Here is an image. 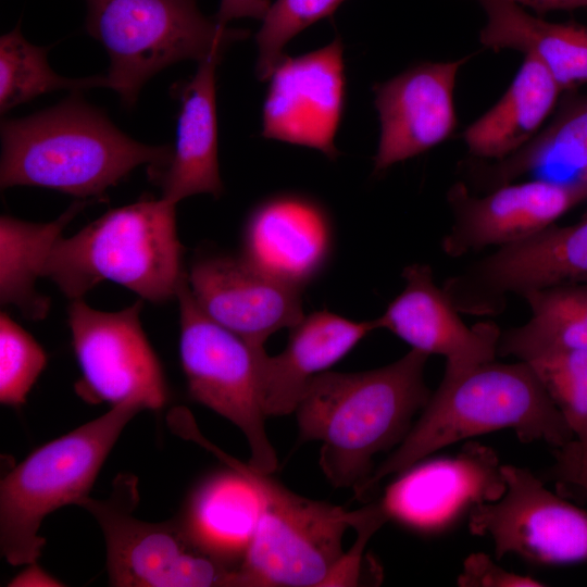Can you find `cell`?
<instances>
[{
  "instance_id": "1",
  "label": "cell",
  "mask_w": 587,
  "mask_h": 587,
  "mask_svg": "<svg viewBox=\"0 0 587 587\" xmlns=\"http://www.w3.org/2000/svg\"><path fill=\"white\" fill-rule=\"evenodd\" d=\"M428 358L411 348L385 366L327 371L310 383L295 411L299 439L322 444L319 463L334 487L358 496L374 457L404 439L432 395L424 374Z\"/></svg>"
},
{
  "instance_id": "2",
  "label": "cell",
  "mask_w": 587,
  "mask_h": 587,
  "mask_svg": "<svg viewBox=\"0 0 587 587\" xmlns=\"http://www.w3.org/2000/svg\"><path fill=\"white\" fill-rule=\"evenodd\" d=\"M505 428L524 444L542 440L558 448L574 439L527 362L494 360L445 373L404 439L374 469L357 497L362 499L387 476L405 472L441 448Z\"/></svg>"
},
{
  "instance_id": "3",
  "label": "cell",
  "mask_w": 587,
  "mask_h": 587,
  "mask_svg": "<svg viewBox=\"0 0 587 587\" xmlns=\"http://www.w3.org/2000/svg\"><path fill=\"white\" fill-rule=\"evenodd\" d=\"M0 185L101 198L134 168L165 166L172 146L138 142L76 93L30 116L1 122Z\"/></svg>"
},
{
  "instance_id": "4",
  "label": "cell",
  "mask_w": 587,
  "mask_h": 587,
  "mask_svg": "<svg viewBox=\"0 0 587 587\" xmlns=\"http://www.w3.org/2000/svg\"><path fill=\"white\" fill-rule=\"evenodd\" d=\"M176 232V204L163 198L141 199L112 209L76 235L60 236L41 276L70 299L82 298L103 280L163 303L176 298L186 272Z\"/></svg>"
},
{
  "instance_id": "5",
  "label": "cell",
  "mask_w": 587,
  "mask_h": 587,
  "mask_svg": "<svg viewBox=\"0 0 587 587\" xmlns=\"http://www.w3.org/2000/svg\"><path fill=\"white\" fill-rule=\"evenodd\" d=\"M221 460L255 489L260 512L236 573L240 587H326L346 551L359 510L299 496L270 474L223 452Z\"/></svg>"
},
{
  "instance_id": "6",
  "label": "cell",
  "mask_w": 587,
  "mask_h": 587,
  "mask_svg": "<svg viewBox=\"0 0 587 587\" xmlns=\"http://www.w3.org/2000/svg\"><path fill=\"white\" fill-rule=\"evenodd\" d=\"M141 411L135 404L113 405L42 445L1 479L0 550L10 564L37 562L46 545L39 534L43 519L89 496L122 430Z\"/></svg>"
},
{
  "instance_id": "7",
  "label": "cell",
  "mask_w": 587,
  "mask_h": 587,
  "mask_svg": "<svg viewBox=\"0 0 587 587\" xmlns=\"http://www.w3.org/2000/svg\"><path fill=\"white\" fill-rule=\"evenodd\" d=\"M87 32L107 50L109 88L132 105L154 74L249 36L204 16L195 0H86Z\"/></svg>"
},
{
  "instance_id": "8",
  "label": "cell",
  "mask_w": 587,
  "mask_h": 587,
  "mask_svg": "<svg viewBox=\"0 0 587 587\" xmlns=\"http://www.w3.org/2000/svg\"><path fill=\"white\" fill-rule=\"evenodd\" d=\"M138 502V478L121 473L107 498L77 503L102 530L111 586H236L238 565L205 546L184 515L142 521L134 514Z\"/></svg>"
},
{
  "instance_id": "9",
  "label": "cell",
  "mask_w": 587,
  "mask_h": 587,
  "mask_svg": "<svg viewBox=\"0 0 587 587\" xmlns=\"http://www.w3.org/2000/svg\"><path fill=\"white\" fill-rule=\"evenodd\" d=\"M179 355L190 398L237 426L245 435L248 464L265 474L277 457L265 426L261 397L264 347H257L210 319L196 302L187 280L179 283Z\"/></svg>"
},
{
  "instance_id": "10",
  "label": "cell",
  "mask_w": 587,
  "mask_h": 587,
  "mask_svg": "<svg viewBox=\"0 0 587 587\" xmlns=\"http://www.w3.org/2000/svg\"><path fill=\"white\" fill-rule=\"evenodd\" d=\"M142 301L117 312L73 299L68 326L82 378L76 392L91 403L135 404L160 410L168 400L162 365L141 327Z\"/></svg>"
},
{
  "instance_id": "11",
  "label": "cell",
  "mask_w": 587,
  "mask_h": 587,
  "mask_svg": "<svg viewBox=\"0 0 587 587\" xmlns=\"http://www.w3.org/2000/svg\"><path fill=\"white\" fill-rule=\"evenodd\" d=\"M579 283H587V217L499 247L441 287L460 313L491 317L504 311L511 295Z\"/></svg>"
},
{
  "instance_id": "12",
  "label": "cell",
  "mask_w": 587,
  "mask_h": 587,
  "mask_svg": "<svg viewBox=\"0 0 587 587\" xmlns=\"http://www.w3.org/2000/svg\"><path fill=\"white\" fill-rule=\"evenodd\" d=\"M504 491L469 511L471 534L490 538L496 559L508 553L537 564L587 561V511L547 489L529 470L501 465Z\"/></svg>"
},
{
  "instance_id": "13",
  "label": "cell",
  "mask_w": 587,
  "mask_h": 587,
  "mask_svg": "<svg viewBox=\"0 0 587 587\" xmlns=\"http://www.w3.org/2000/svg\"><path fill=\"white\" fill-rule=\"evenodd\" d=\"M267 80L262 137L312 148L336 160L335 137L346 100L340 37L301 55L284 54Z\"/></svg>"
},
{
  "instance_id": "14",
  "label": "cell",
  "mask_w": 587,
  "mask_h": 587,
  "mask_svg": "<svg viewBox=\"0 0 587 587\" xmlns=\"http://www.w3.org/2000/svg\"><path fill=\"white\" fill-rule=\"evenodd\" d=\"M447 200L452 222L441 248L448 257L460 258L532 236L557 223L587 196L575 179L537 178L501 185L485 196L472 195L459 182L449 189Z\"/></svg>"
},
{
  "instance_id": "15",
  "label": "cell",
  "mask_w": 587,
  "mask_h": 587,
  "mask_svg": "<svg viewBox=\"0 0 587 587\" xmlns=\"http://www.w3.org/2000/svg\"><path fill=\"white\" fill-rule=\"evenodd\" d=\"M467 59L422 62L374 86L379 139L374 173L445 141L457 125L454 87Z\"/></svg>"
},
{
  "instance_id": "16",
  "label": "cell",
  "mask_w": 587,
  "mask_h": 587,
  "mask_svg": "<svg viewBox=\"0 0 587 587\" xmlns=\"http://www.w3.org/2000/svg\"><path fill=\"white\" fill-rule=\"evenodd\" d=\"M190 291L214 322L257 347L304 315L299 289L254 267L242 257L207 255L187 274Z\"/></svg>"
},
{
  "instance_id": "17",
  "label": "cell",
  "mask_w": 587,
  "mask_h": 587,
  "mask_svg": "<svg viewBox=\"0 0 587 587\" xmlns=\"http://www.w3.org/2000/svg\"><path fill=\"white\" fill-rule=\"evenodd\" d=\"M401 276L404 288L376 317L378 328L391 332L412 349L445 357V373H459L496 360L502 330L495 322L467 326L436 284L428 264H410Z\"/></svg>"
},
{
  "instance_id": "18",
  "label": "cell",
  "mask_w": 587,
  "mask_h": 587,
  "mask_svg": "<svg viewBox=\"0 0 587 587\" xmlns=\"http://www.w3.org/2000/svg\"><path fill=\"white\" fill-rule=\"evenodd\" d=\"M242 246L241 257L254 267L301 290L327 262L330 223L324 209L312 199L278 195L251 211Z\"/></svg>"
},
{
  "instance_id": "19",
  "label": "cell",
  "mask_w": 587,
  "mask_h": 587,
  "mask_svg": "<svg viewBox=\"0 0 587 587\" xmlns=\"http://www.w3.org/2000/svg\"><path fill=\"white\" fill-rule=\"evenodd\" d=\"M500 467L492 451L467 447L457 459L410 467L378 502L388 520L434 527L449 511L499 498L505 488Z\"/></svg>"
},
{
  "instance_id": "20",
  "label": "cell",
  "mask_w": 587,
  "mask_h": 587,
  "mask_svg": "<svg viewBox=\"0 0 587 587\" xmlns=\"http://www.w3.org/2000/svg\"><path fill=\"white\" fill-rule=\"evenodd\" d=\"M224 51L198 62L195 75L177 88L180 102L175 145L168 163L148 168L163 199L177 204L199 193L220 197L223 183L217 161L215 71Z\"/></svg>"
},
{
  "instance_id": "21",
  "label": "cell",
  "mask_w": 587,
  "mask_h": 587,
  "mask_svg": "<svg viewBox=\"0 0 587 587\" xmlns=\"http://www.w3.org/2000/svg\"><path fill=\"white\" fill-rule=\"evenodd\" d=\"M375 329H379L376 319L352 321L329 311L304 314L289 328L285 349L263 358L261 397L266 416L295 412L310 383Z\"/></svg>"
},
{
  "instance_id": "22",
  "label": "cell",
  "mask_w": 587,
  "mask_h": 587,
  "mask_svg": "<svg viewBox=\"0 0 587 587\" xmlns=\"http://www.w3.org/2000/svg\"><path fill=\"white\" fill-rule=\"evenodd\" d=\"M486 16L480 43L514 50L539 61L561 91L587 84V26L554 23L505 0H479Z\"/></svg>"
},
{
  "instance_id": "23",
  "label": "cell",
  "mask_w": 587,
  "mask_h": 587,
  "mask_svg": "<svg viewBox=\"0 0 587 587\" xmlns=\"http://www.w3.org/2000/svg\"><path fill=\"white\" fill-rule=\"evenodd\" d=\"M561 92L545 66L524 55L502 97L463 132L470 154L499 161L519 151L539 133Z\"/></svg>"
},
{
  "instance_id": "24",
  "label": "cell",
  "mask_w": 587,
  "mask_h": 587,
  "mask_svg": "<svg viewBox=\"0 0 587 587\" xmlns=\"http://www.w3.org/2000/svg\"><path fill=\"white\" fill-rule=\"evenodd\" d=\"M88 201L74 202L49 223H32L2 215L0 218V301L15 305L32 321L46 317L50 299L35 289L46 259L65 226Z\"/></svg>"
},
{
  "instance_id": "25",
  "label": "cell",
  "mask_w": 587,
  "mask_h": 587,
  "mask_svg": "<svg viewBox=\"0 0 587 587\" xmlns=\"http://www.w3.org/2000/svg\"><path fill=\"white\" fill-rule=\"evenodd\" d=\"M546 168H587V95L561 107L554 118L515 153L471 167V180L488 191ZM574 176V177H575Z\"/></svg>"
},
{
  "instance_id": "26",
  "label": "cell",
  "mask_w": 587,
  "mask_h": 587,
  "mask_svg": "<svg viewBox=\"0 0 587 587\" xmlns=\"http://www.w3.org/2000/svg\"><path fill=\"white\" fill-rule=\"evenodd\" d=\"M522 298L530 317L501 332L498 354L527 361L552 349L587 350V283L534 290Z\"/></svg>"
},
{
  "instance_id": "27",
  "label": "cell",
  "mask_w": 587,
  "mask_h": 587,
  "mask_svg": "<svg viewBox=\"0 0 587 587\" xmlns=\"http://www.w3.org/2000/svg\"><path fill=\"white\" fill-rule=\"evenodd\" d=\"M232 471L203 483L184 513L204 545L230 561L243 554L260 512L255 489Z\"/></svg>"
},
{
  "instance_id": "28",
  "label": "cell",
  "mask_w": 587,
  "mask_h": 587,
  "mask_svg": "<svg viewBox=\"0 0 587 587\" xmlns=\"http://www.w3.org/2000/svg\"><path fill=\"white\" fill-rule=\"evenodd\" d=\"M48 49L28 42L20 26L0 38V112L58 89L78 92L92 87H109L107 76L67 78L53 72Z\"/></svg>"
},
{
  "instance_id": "29",
  "label": "cell",
  "mask_w": 587,
  "mask_h": 587,
  "mask_svg": "<svg viewBox=\"0 0 587 587\" xmlns=\"http://www.w3.org/2000/svg\"><path fill=\"white\" fill-rule=\"evenodd\" d=\"M525 362L533 367L574 439L587 442V350L552 349Z\"/></svg>"
},
{
  "instance_id": "30",
  "label": "cell",
  "mask_w": 587,
  "mask_h": 587,
  "mask_svg": "<svg viewBox=\"0 0 587 587\" xmlns=\"http://www.w3.org/2000/svg\"><path fill=\"white\" fill-rule=\"evenodd\" d=\"M345 0H275L255 36V74L267 80L286 45L313 23L329 16Z\"/></svg>"
},
{
  "instance_id": "31",
  "label": "cell",
  "mask_w": 587,
  "mask_h": 587,
  "mask_svg": "<svg viewBox=\"0 0 587 587\" xmlns=\"http://www.w3.org/2000/svg\"><path fill=\"white\" fill-rule=\"evenodd\" d=\"M47 364L40 345L11 317L0 315V402L20 405Z\"/></svg>"
},
{
  "instance_id": "32",
  "label": "cell",
  "mask_w": 587,
  "mask_h": 587,
  "mask_svg": "<svg viewBox=\"0 0 587 587\" xmlns=\"http://www.w3.org/2000/svg\"><path fill=\"white\" fill-rule=\"evenodd\" d=\"M554 460L548 476L555 483L558 494L587 502V442L572 439L555 448Z\"/></svg>"
},
{
  "instance_id": "33",
  "label": "cell",
  "mask_w": 587,
  "mask_h": 587,
  "mask_svg": "<svg viewBox=\"0 0 587 587\" xmlns=\"http://www.w3.org/2000/svg\"><path fill=\"white\" fill-rule=\"evenodd\" d=\"M461 587H539L542 582L513 573L497 565L487 554L471 553L463 562V570L457 579Z\"/></svg>"
},
{
  "instance_id": "34",
  "label": "cell",
  "mask_w": 587,
  "mask_h": 587,
  "mask_svg": "<svg viewBox=\"0 0 587 587\" xmlns=\"http://www.w3.org/2000/svg\"><path fill=\"white\" fill-rule=\"evenodd\" d=\"M270 0H221L214 20L227 25L229 21L252 17L262 21L271 7Z\"/></svg>"
},
{
  "instance_id": "35",
  "label": "cell",
  "mask_w": 587,
  "mask_h": 587,
  "mask_svg": "<svg viewBox=\"0 0 587 587\" xmlns=\"http://www.w3.org/2000/svg\"><path fill=\"white\" fill-rule=\"evenodd\" d=\"M10 587H59L64 584L45 570L37 562L25 565V569L14 576L8 584Z\"/></svg>"
},
{
  "instance_id": "36",
  "label": "cell",
  "mask_w": 587,
  "mask_h": 587,
  "mask_svg": "<svg viewBox=\"0 0 587 587\" xmlns=\"http://www.w3.org/2000/svg\"><path fill=\"white\" fill-rule=\"evenodd\" d=\"M521 7H527L538 13L552 10H572L587 7V0H505Z\"/></svg>"
},
{
  "instance_id": "37",
  "label": "cell",
  "mask_w": 587,
  "mask_h": 587,
  "mask_svg": "<svg viewBox=\"0 0 587 587\" xmlns=\"http://www.w3.org/2000/svg\"><path fill=\"white\" fill-rule=\"evenodd\" d=\"M573 179L579 183L587 196V168L577 174Z\"/></svg>"
}]
</instances>
